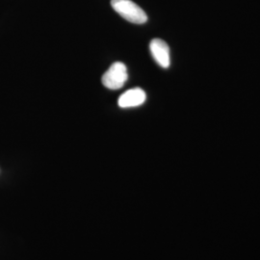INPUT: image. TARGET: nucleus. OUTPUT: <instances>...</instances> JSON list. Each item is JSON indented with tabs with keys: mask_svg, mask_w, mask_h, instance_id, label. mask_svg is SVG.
<instances>
[{
	"mask_svg": "<svg viewBox=\"0 0 260 260\" xmlns=\"http://www.w3.org/2000/svg\"><path fill=\"white\" fill-rule=\"evenodd\" d=\"M111 6L123 19L132 23L143 24L148 20L145 11L131 0H111Z\"/></svg>",
	"mask_w": 260,
	"mask_h": 260,
	"instance_id": "1",
	"label": "nucleus"
},
{
	"mask_svg": "<svg viewBox=\"0 0 260 260\" xmlns=\"http://www.w3.org/2000/svg\"><path fill=\"white\" fill-rule=\"evenodd\" d=\"M147 95L146 93L140 89L134 88L126 91L122 93L119 99V106L121 108H130V107H136L146 102Z\"/></svg>",
	"mask_w": 260,
	"mask_h": 260,
	"instance_id": "4",
	"label": "nucleus"
},
{
	"mask_svg": "<svg viewBox=\"0 0 260 260\" xmlns=\"http://www.w3.org/2000/svg\"><path fill=\"white\" fill-rule=\"evenodd\" d=\"M127 70L124 64L116 62L103 75V84L108 89L117 90L121 88L127 80Z\"/></svg>",
	"mask_w": 260,
	"mask_h": 260,
	"instance_id": "2",
	"label": "nucleus"
},
{
	"mask_svg": "<svg viewBox=\"0 0 260 260\" xmlns=\"http://www.w3.org/2000/svg\"><path fill=\"white\" fill-rule=\"evenodd\" d=\"M151 55L153 56L154 60L158 65L162 68H169L171 59H170V48L167 44L160 39H154L150 42L149 45Z\"/></svg>",
	"mask_w": 260,
	"mask_h": 260,
	"instance_id": "3",
	"label": "nucleus"
}]
</instances>
